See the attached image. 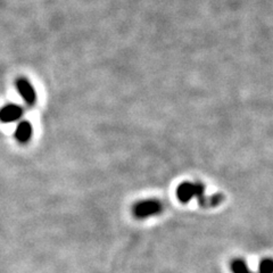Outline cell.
Here are the masks:
<instances>
[{"label":"cell","mask_w":273,"mask_h":273,"mask_svg":"<svg viewBox=\"0 0 273 273\" xmlns=\"http://www.w3.org/2000/svg\"><path fill=\"white\" fill-rule=\"evenodd\" d=\"M23 107L16 104H8L0 108V122L13 123L23 116Z\"/></svg>","instance_id":"277c9868"},{"label":"cell","mask_w":273,"mask_h":273,"mask_svg":"<svg viewBox=\"0 0 273 273\" xmlns=\"http://www.w3.org/2000/svg\"><path fill=\"white\" fill-rule=\"evenodd\" d=\"M15 87H16L19 96L22 97V99L28 106H33L37 102V92L27 78H23V76L17 78L15 80Z\"/></svg>","instance_id":"3957f363"},{"label":"cell","mask_w":273,"mask_h":273,"mask_svg":"<svg viewBox=\"0 0 273 273\" xmlns=\"http://www.w3.org/2000/svg\"><path fill=\"white\" fill-rule=\"evenodd\" d=\"M162 212H163V204L157 199L141 200V202L133 205L132 207L133 215H135V218L139 220L151 218V216L158 215Z\"/></svg>","instance_id":"7a4b0ae2"},{"label":"cell","mask_w":273,"mask_h":273,"mask_svg":"<svg viewBox=\"0 0 273 273\" xmlns=\"http://www.w3.org/2000/svg\"><path fill=\"white\" fill-rule=\"evenodd\" d=\"M32 133L33 129L31 123L29 121H20L15 130V139L19 143H28L32 138Z\"/></svg>","instance_id":"5b68a950"},{"label":"cell","mask_w":273,"mask_h":273,"mask_svg":"<svg viewBox=\"0 0 273 273\" xmlns=\"http://www.w3.org/2000/svg\"><path fill=\"white\" fill-rule=\"evenodd\" d=\"M177 197L183 204L189 203L193 198H197L198 204L204 208H212L219 206L223 202L222 194H215L213 196H205V185L202 182L185 181L179 184L177 188Z\"/></svg>","instance_id":"6da1fadb"},{"label":"cell","mask_w":273,"mask_h":273,"mask_svg":"<svg viewBox=\"0 0 273 273\" xmlns=\"http://www.w3.org/2000/svg\"><path fill=\"white\" fill-rule=\"evenodd\" d=\"M231 270H233L234 273H253L248 269L246 262L240 259H237L231 262Z\"/></svg>","instance_id":"8992f818"},{"label":"cell","mask_w":273,"mask_h":273,"mask_svg":"<svg viewBox=\"0 0 273 273\" xmlns=\"http://www.w3.org/2000/svg\"><path fill=\"white\" fill-rule=\"evenodd\" d=\"M273 263L271 259H265L261 262L259 273H272Z\"/></svg>","instance_id":"52a82bcc"}]
</instances>
